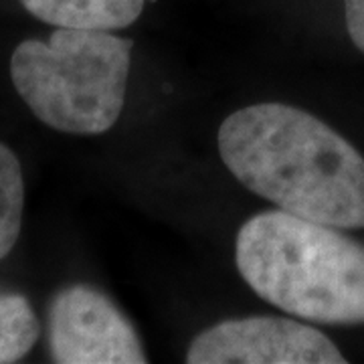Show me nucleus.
Returning a JSON list of instances; mask_svg holds the SVG:
<instances>
[{"mask_svg": "<svg viewBox=\"0 0 364 364\" xmlns=\"http://www.w3.org/2000/svg\"><path fill=\"white\" fill-rule=\"evenodd\" d=\"M344 13L352 43L364 53V0H344Z\"/></svg>", "mask_w": 364, "mask_h": 364, "instance_id": "9", "label": "nucleus"}, {"mask_svg": "<svg viewBox=\"0 0 364 364\" xmlns=\"http://www.w3.org/2000/svg\"><path fill=\"white\" fill-rule=\"evenodd\" d=\"M191 364H344L334 342L312 326L275 316L225 320L196 336Z\"/></svg>", "mask_w": 364, "mask_h": 364, "instance_id": "5", "label": "nucleus"}, {"mask_svg": "<svg viewBox=\"0 0 364 364\" xmlns=\"http://www.w3.org/2000/svg\"><path fill=\"white\" fill-rule=\"evenodd\" d=\"M25 208V181L21 162L6 144L0 142V259L18 241Z\"/></svg>", "mask_w": 364, "mask_h": 364, "instance_id": "8", "label": "nucleus"}, {"mask_svg": "<svg viewBox=\"0 0 364 364\" xmlns=\"http://www.w3.org/2000/svg\"><path fill=\"white\" fill-rule=\"evenodd\" d=\"M47 332L57 364L148 363L130 320L105 291L90 284H73L53 296Z\"/></svg>", "mask_w": 364, "mask_h": 364, "instance_id": "4", "label": "nucleus"}, {"mask_svg": "<svg viewBox=\"0 0 364 364\" xmlns=\"http://www.w3.org/2000/svg\"><path fill=\"white\" fill-rule=\"evenodd\" d=\"M130 39L109 31L57 26L49 41L26 39L11 57L16 93L33 116L65 134L112 130L126 104Z\"/></svg>", "mask_w": 364, "mask_h": 364, "instance_id": "3", "label": "nucleus"}, {"mask_svg": "<svg viewBox=\"0 0 364 364\" xmlns=\"http://www.w3.org/2000/svg\"><path fill=\"white\" fill-rule=\"evenodd\" d=\"M223 162L251 193L291 215L364 227V158L338 132L286 104H255L225 117Z\"/></svg>", "mask_w": 364, "mask_h": 364, "instance_id": "1", "label": "nucleus"}, {"mask_svg": "<svg viewBox=\"0 0 364 364\" xmlns=\"http://www.w3.org/2000/svg\"><path fill=\"white\" fill-rule=\"evenodd\" d=\"M235 261L247 286L287 314L318 324H364V243L287 210L243 223Z\"/></svg>", "mask_w": 364, "mask_h": 364, "instance_id": "2", "label": "nucleus"}, {"mask_svg": "<svg viewBox=\"0 0 364 364\" xmlns=\"http://www.w3.org/2000/svg\"><path fill=\"white\" fill-rule=\"evenodd\" d=\"M39 336L41 324L28 299L0 291V364L23 360Z\"/></svg>", "mask_w": 364, "mask_h": 364, "instance_id": "7", "label": "nucleus"}, {"mask_svg": "<svg viewBox=\"0 0 364 364\" xmlns=\"http://www.w3.org/2000/svg\"><path fill=\"white\" fill-rule=\"evenodd\" d=\"M146 0H21L35 18L53 26L117 31L134 25Z\"/></svg>", "mask_w": 364, "mask_h": 364, "instance_id": "6", "label": "nucleus"}]
</instances>
